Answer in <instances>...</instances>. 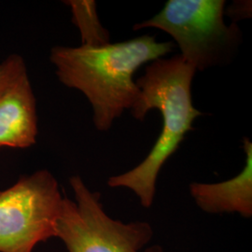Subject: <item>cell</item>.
Returning <instances> with one entry per match:
<instances>
[{
    "label": "cell",
    "instance_id": "cell-7",
    "mask_svg": "<svg viewBox=\"0 0 252 252\" xmlns=\"http://www.w3.org/2000/svg\"><path fill=\"white\" fill-rule=\"evenodd\" d=\"M246 164L243 170L231 180L219 183L189 184V193L200 209L208 214L238 213L252 216V143L244 137Z\"/></svg>",
    "mask_w": 252,
    "mask_h": 252
},
{
    "label": "cell",
    "instance_id": "cell-1",
    "mask_svg": "<svg viewBox=\"0 0 252 252\" xmlns=\"http://www.w3.org/2000/svg\"><path fill=\"white\" fill-rule=\"evenodd\" d=\"M175 48L173 41L158 42L156 36L145 35L99 47L55 46L50 59L58 80L81 92L90 102L95 128L108 132L114 121L141 98L133 80L136 70Z\"/></svg>",
    "mask_w": 252,
    "mask_h": 252
},
{
    "label": "cell",
    "instance_id": "cell-5",
    "mask_svg": "<svg viewBox=\"0 0 252 252\" xmlns=\"http://www.w3.org/2000/svg\"><path fill=\"white\" fill-rule=\"evenodd\" d=\"M63 200L57 180L45 169L0 191V252H32L55 237Z\"/></svg>",
    "mask_w": 252,
    "mask_h": 252
},
{
    "label": "cell",
    "instance_id": "cell-10",
    "mask_svg": "<svg viewBox=\"0 0 252 252\" xmlns=\"http://www.w3.org/2000/svg\"><path fill=\"white\" fill-rule=\"evenodd\" d=\"M251 0H235L224 9V16L232 20L233 24L238 21L252 18V5Z\"/></svg>",
    "mask_w": 252,
    "mask_h": 252
},
{
    "label": "cell",
    "instance_id": "cell-6",
    "mask_svg": "<svg viewBox=\"0 0 252 252\" xmlns=\"http://www.w3.org/2000/svg\"><path fill=\"white\" fill-rule=\"evenodd\" d=\"M36 135V98L26 72L0 94V148H29Z\"/></svg>",
    "mask_w": 252,
    "mask_h": 252
},
{
    "label": "cell",
    "instance_id": "cell-4",
    "mask_svg": "<svg viewBox=\"0 0 252 252\" xmlns=\"http://www.w3.org/2000/svg\"><path fill=\"white\" fill-rule=\"evenodd\" d=\"M75 202L63 197L56 221L55 237L60 238L68 252H140L153 236L146 221L124 223L104 211L100 194L87 188L79 176L69 180ZM144 252H163L154 245Z\"/></svg>",
    "mask_w": 252,
    "mask_h": 252
},
{
    "label": "cell",
    "instance_id": "cell-2",
    "mask_svg": "<svg viewBox=\"0 0 252 252\" xmlns=\"http://www.w3.org/2000/svg\"><path fill=\"white\" fill-rule=\"evenodd\" d=\"M195 73L179 54L151 62L144 75L135 81L141 98L131 110L133 116L143 121L151 109H158L162 114V132L142 162L130 171L109 178L108 185L133 190L146 208L153 206L162 165L177 152L186 134L194 130L193 121L203 116L192 105L191 82Z\"/></svg>",
    "mask_w": 252,
    "mask_h": 252
},
{
    "label": "cell",
    "instance_id": "cell-8",
    "mask_svg": "<svg viewBox=\"0 0 252 252\" xmlns=\"http://www.w3.org/2000/svg\"><path fill=\"white\" fill-rule=\"evenodd\" d=\"M64 3L72 11V22L81 32L82 45L99 47L110 42L109 32L100 23L94 0H68Z\"/></svg>",
    "mask_w": 252,
    "mask_h": 252
},
{
    "label": "cell",
    "instance_id": "cell-3",
    "mask_svg": "<svg viewBox=\"0 0 252 252\" xmlns=\"http://www.w3.org/2000/svg\"><path fill=\"white\" fill-rule=\"evenodd\" d=\"M224 0H168L133 30L157 28L174 38L181 57L196 71L232 63L242 43L237 24L224 22Z\"/></svg>",
    "mask_w": 252,
    "mask_h": 252
},
{
    "label": "cell",
    "instance_id": "cell-9",
    "mask_svg": "<svg viewBox=\"0 0 252 252\" xmlns=\"http://www.w3.org/2000/svg\"><path fill=\"white\" fill-rule=\"evenodd\" d=\"M26 72L25 61L17 54L10 55L0 63V94Z\"/></svg>",
    "mask_w": 252,
    "mask_h": 252
}]
</instances>
